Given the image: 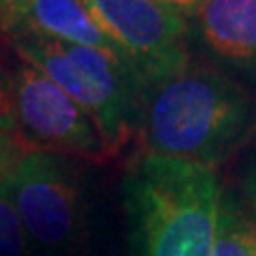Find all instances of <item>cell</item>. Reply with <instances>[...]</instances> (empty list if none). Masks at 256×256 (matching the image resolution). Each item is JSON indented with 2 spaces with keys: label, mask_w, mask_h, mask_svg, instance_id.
I'll return each instance as SVG.
<instances>
[{
  "label": "cell",
  "mask_w": 256,
  "mask_h": 256,
  "mask_svg": "<svg viewBox=\"0 0 256 256\" xmlns=\"http://www.w3.org/2000/svg\"><path fill=\"white\" fill-rule=\"evenodd\" d=\"M137 134L146 154L214 169L256 134V96L222 70L190 60L143 88Z\"/></svg>",
  "instance_id": "cell-1"
},
{
  "label": "cell",
  "mask_w": 256,
  "mask_h": 256,
  "mask_svg": "<svg viewBox=\"0 0 256 256\" xmlns=\"http://www.w3.org/2000/svg\"><path fill=\"white\" fill-rule=\"evenodd\" d=\"M122 190L134 256H212L220 201L212 166L141 152Z\"/></svg>",
  "instance_id": "cell-2"
},
{
  "label": "cell",
  "mask_w": 256,
  "mask_h": 256,
  "mask_svg": "<svg viewBox=\"0 0 256 256\" xmlns=\"http://www.w3.org/2000/svg\"><path fill=\"white\" fill-rule=\"evenodd\" d=\"M11 45L92 118L111 156L139 132L141 84L120 56L38 34L11 38Z\"/></svg>",
  "instance_id": "cell-3"
},
{
  "label": "cell",
  "mask_w": 256,
  "mask_h": 256,
  "mask_svg": "<svg viewBox=\"0 0 256 256\" xmlns=\"http://www.w3.org/2000/svg\"><path fill=\"white\" fill-rule=\"evenodd\" d=\"M13 201L28 239L47 252H68L86 237L82 178L66 156L26 152L11 173Z\"/></svg>",
  "instance_id": "cell-4"
},
{
  "label": "cell",
  "mask_w": 256,
  "mask_h": 256,
  "mask_svg": "<svg viewBox=\"0 0 256 256\" xmlns=\"http://www.w3.org/2000/svg\"><path fill=\"white\" fill-rule=\"evenodd\" d=\"M11 84L15 139L26 152H50L94 162L114 158L92 118L34 64L20 56L13 58Z\"/></svg>",
  "instance_id": "cell-5"
},
{
  "label": "cell",
  "mask_w": 256,
  "mask_h": 256,
  "mask_svg": "<svg viewBox=\"0 0 256 256\" xmlns=\"http://www.w3.org/2000/svg\"><path fill=\"white\" fill-rule=\"evenodd\" d=\"M98 28L116 43L141 88L190 62L188 20L156 0H82Z\"/></svg>",
  "instance_id": "cell-6"
},
{
  "label": "cell",
  "mask_w": 256,
  "mask_h": 256,
  "mask_svg": "<svg viewBox=\"0 0 256 256\" xmlns=\"http://www.w3.org/2000/svg\"><path fill=\"white\" fill-rule=\"evenodd\" d=\"M0 32L9 41L38 34L114 52L122 58L116 43L98 28L82 0H0Z\"/></svg>",
  "instance_id": "cell-7"
},
{
  "label": "cell",
  "mask_w": 256,
  "mask_h": 256,
  "mask_svg": "<svg viewBox=\"0 0 256 256\" xmlns=\"http://www.w3.org/2000/svg\"><path fill=\"white\" fill-rule=\"evenodd\" d=\"M194 18L207 50L256 82V0H205Z\"/></svg>",
  "instance_id": "cell-8"
},
{
  "label": "cell",
  "mask_w": 256,
  "mask_h": 256,
  "mask_svg": "<svg viewBox=\"0 0 256 256\" xmlns=\"http://www.w3.org/2000/svg\"><path fill=\"white\" fill-rule=\"evenodd\" d=\"M212 256H256V226L233 190H220Z\"/></svg>",
  "instance_id": "cell-9"
},
{
  "label": "cell",
  "mask_w": 256,
  "mask_h": 256,
  "mask_svg": "<svg viewBox=\"0 0 256 256\" xmlns=\"http://www.w3.org/2000/svg\"><path fill=\"white\" fill-rule=\"evenodd\" d=\"M9 178L0 182V256H26L28 235L13 201Z\"/></svg>",
  "instance_id": "cell-10"
},
{
  "label": "cell",
  "mask_w": 256,
  "mask_h": 256,
  "mask_svg": "<svg viewBox=\"0 0 256 256\" xmlns=\"http://www.w3.org/2000/svg\"><path fill=\"white\" fill-rule=\"evenodd\" d=\"M239 198L256 226V134L248 141L239 166Z\"/></svg>",
  "instance_id": "cell-11"
},
{
  "label": "cell",
  "mask_w": 256,
  "mask_h": 256,
  "mask_svg": "<svg viewBox=\"0 0 256 256\" xmlns=\"http://www.w3.org/2000/svg\"><path fill=\"white\" fill-rule=\"evenodd\" d=\"M0 132L15 137V105L11 84V62L0 56Z\"/></svg>",
  "instance_id": "cell-12"
},
{
  "label": "cell",
  "mask_w": 256,
  "mask_h": 256,
  "mask_svg": "<svg viewBox=\"0 0 256 256\" xmlns=\"http://www.w3.org/2000/svg\"><path fill=\"white\" fill-rule=\"evenodd\" d=\"M22 154H26V150L13 134L0 132V182H4L13 173Z\"/></svg>",
  "instance_id": "cell-13"
},
{
  "label": "cell",
  "mask_w": 256,
  "mask_h": 256,
  "mask_svg": "<svg viewBox=\"0 0 256 256\" xmlns=\"http://www.w3.org/2000/svg\"><path fill=\"white\" fill-rule=\"evenodd\" d=\"M156 2L169 6V9H173V11H178L180 15H184V18H188V15L196 13V9L205 2V0H156Z\"/></svg>",
  "instance_id": "cell-14"
}]
</instances>
